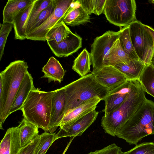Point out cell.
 <instances>
[{
    "mask_svg": "<svg viewBox=\"0 0 154 154\" xmlns=\"http://www.w3.org/2000/svg\"><path fill=\"white\" fill-rule=\"evenodd\" d=\"M20 125V149L24 147L38 137V126L23 118Z\"/></svg>",
    "mask_w": 154,
    "mask_h": 154,
    "instance_id": "obj_23",
    "label": "cell"
},
{
    "mask_svg": "<svg viewBox=\"0 0 154 154\" xmlns=\"http://www.w3.org/2000/svg\"><path fill=\"white\" fill-rule=\"evenodd\" d=\"M119 31L109 30L94 39L91 46L90 53L93 70L103 66L104 57L114 42L119 38Z\"/></svg>",
    "mask_w": 154,
    "mask_h": 154,
    "instance_id": "obj_10",
    "label": "cell"
},
{
    "mask_svg": "<svg viewBox=\"0 0 154 154\" xmlns=\"http://www.w3.org/2000/svg\"><path fill=\"white\" fill-rule=\"evenodd\" d=\"M129 26L131 42L137 54L146 65L150 64L154 54V44L151 35L140 21L137 20Z\"/></svg>",
    "mask_w": 154,
    "mask_h": 154,
    "instance_id": "obj_7",
    "label": "cell"
},
{
    "mask_svg": "<svg viewBox=\"0 0 154 154\" xmlns=\"http://www.w3.org/2000/svg\"><path fill=\"white\" fill-rule=\"evenodd\" d=\"M122 148L118 146L115 143L112 144L99 150L91 152L88 154H124Z\"/></svg>",
    "mask_w": 154,
    "mask_h": 154,
    "instance_id": "obj_35",
    "label": "cell"
},
{
    "mask_svg": "<svg viewBox=\"0 0 154 154\" xmlns=\"http://www.w3.org/2000/svg\"><path fill=\"white\" fill-rule=\"evenodd\" d=\"M71 31L64 22L57 23L48 33L46 41H53L59 43L63 40Z\"/></svg>",
    "mask_w": 154,
    "mask_h": 154,
    "instance_id": "obj_27",
    "label": "cell"
},
{
    "mask_svg": "<svg viewBox=\"0 0 154 154\" xmlns=\"http://www.w3.org/2000/svg\"><path fill=\"white\" fill-rule=\"evenodd\" d=\"M35 0H8L3 10V22L13 23L17 15Z\"/></svg>",
    "mask_w": 154,
    "mask_h": 154,
    "instance_id": "obj_18",
    "label": "cell"
},
{
    "mask_svg": "<svg viewBox=\"0 0 154 154\" xmlns=\"http://www.w3.org/2000/svg\"><path fill=\"white\" fill-rule=\"evenodd\" d=\"M68 146H67V147H66V149H65V150H64V152H63V153L62 154H65V152H66V150H67V149L68 148Z\"/></svg>",
    "mask_w": 154,
    "mask_h": 154,
    "instance_id": "obj_39",
    "label": "cell"
},
{
    "mask_svg": "<svg viewBox=\"0 0 154 154\" xmlns=\"http://www.w3.org/2000/svg\"><path fill=\"white\" fill-rule=\"evenodd\" d=\"M47 42L50 49L57 57H65L72 54L82 48V39L79 35L71 31L66 38L59 43L53 41Z\"/></svg>",
    "mask_w": 154,
    "mask_h": 154,
    "instance_id": "obj_13",
    "label": "cell"
},
{
    "mask_svg": "<svg viewBox=\"0 0 154 154\" xmlns=\"http://www.w3.org/2000/svg\"><path fill=\"white\" fill-rule=\"evenodd\" d=\"M90 15L79 5V6L71 7L63 21L66 25L73 26L90 22Z\"/></svg>",
    "mask_w": 154,
    "mask_h": 154,
    "instance_id": "obj_20",
    "label": "cell"
},
{
    "mask_svg": "<svg viewBox=\"0 0 154 154\" xmlns=\"http://www.w3.org/2000/svg\"><path fill=\"white\" fill-rule=\"evenodd\" d=\"M93 76L99 84L112 91L129 79L115 66H104L93 70L91 72Z\"/></svg>",
    "mask_w": 154,
    "mask_h": 154,
    "instance_id": "obj_11",
    "label": "cell"
},
{
    "mask_svg": "<svg viewBox=\"0 0 154 154\" xmlns=\"http://www.w3.org/2000/svg\"><path fill=\"white\" fill-rule=\"evenodd\" d=\"M142 88L138 80H128L115 89L109 91L106 97L104 115L118 108L132 94Z\"/></svg>",
    "mask_w": 154,
    "mask_h": 154,
    "instance_id": "obj_9",
    "label": "cell"
},
{
    "mask_svg": "<svg viewBox=\"0 0 154 154\" xmlns=\"http://www.w3.org/2000/svg\"><path fill=\"white\" fill-rule=\"evenodd\" d=\"M99 112L95 109L79 119L60 127L56 134L57 140L67 137H74L81 135L94 122Z\"/></svg>",
    "mask_w": 154,
    "mask_h": 154,
    "instance_id": "obj_12",
    "label": "cell"
},
{
    "mask_svg": "<svg viewBox=\"0 0 154 154\" xmlns=\"http://www.w3.org/2000/svg\"><path fill=\"white\" fill-rule=\"evenodd\" d=\"M11 128L7 131L0 144V154H10Z\"/></svg>",
    "mask_w": 154,
    "mask_h": 154,
    "instance_id": "obj_34",
    "label": "cell"
},
{
    "mask_svg": "<svg viewBox=\"0 0 154 154\" xmlns=\"http://www.w3.org/2000/svg\"><path fill=\"white\" fill-rule=\"evenodd\" d=\"M65 90V116L91 98L98 97L104 100L109 90L97 82L91 73L63 87Z\"/></svg>",
    "mask_w": 154,
    "mask_h": 154,
    "instance_id": "obj_3",
    "label": "cell"
},
{
    "mask_svg": "<svg viewBox=\"0 0 154 154\" xmlns=\"http://www.w3.org/2000/svg\"><path fill=\"white\" fill-rule=\"evenodd\" d=\"M40 140L37 146L35 154H45L53 143L57 140L55 133L45 132L40 135Z\"/></svg>",
    "mask_w": 154,
    "mask_h": 154,
    "instance_id": "obj_30",
    "label": "cell"
},
{
    "mask_svg": "<svg viewBox=\"0 0 154 154\" xmlns=\"http://www.w3.org/2000/svg\"><path fill=\"white\" fill-rule=\"evenodd\" d=\"M144 26L151 35L154 44V29L150 26L145 24H144Z\"/></svg>",
    "mask_w": 154,
    "mask_h": 154,
    "instance_id": "obj_37",
    "label": "cell"
},
{
    "mask_svg": "<svg viewBox=\"0 0 154 154\" xmlns=\"http://www.w3.org/2000/svg\"><path fill=\"white\" fill-rule=\"evenodd\" d=\"M33 81L31 74L28 72L17 92L10 111V114L20 110L30 91L36 89L34 87Z\"/></svg>",
    "mask_w": 154,
    "mask_h": 154,
    "instance_id": "obj_16",
    "label": "cell"
},
{
    "mask_svg": "<svg viewBox=\"0 0 154 154\" xmlns=\"http://www.w3.org/2000/svg\"><path fill=\"white\" fill-rule=\"evenodd\" d=\"M138 80L143 91L154 97V68L146 65Z\"/></svg>",
    "mask_w": 154,
    "mask_h": 154,
    "instance_id": "obj_25",
    "label": "cell"
},
{
    "mask_svg": "<svg viewBox=\"0 0 154 154\" xmlns=\"http://www.w3.org/2000/svg\"><path fill=\"white\" fill-rule=\"evenodd\" d=\"M140 60L132 59L126 64L120 63L116 65L129 80H138L145 66Z\"/></svg>",
    "mask_w": 154,
    "mask_h": 154,
    "instance_id": "obj_22",
    "label": "cell"
},
{
    "mask_svg": "<svg viewBox=\"0 0 154 154\" xmlns=\"http://www.w3.org/2000/svg\"><path fill=\"white\" fill-rule=\"evenodd\" d=\"M27 63L17 60L11 62L0 73V128L10 114V111L21 83L28 72Z\"/></svg>",
    "mask_w": 154,
    "mask_h": 154,
    "instance_id": "obj_1",
    "label": "cell"
},
{
    "mask_svg": "<svg viewBox=\"0 0 154 154\" xmlns=\"http://www.w3.org/2000/svg\"><path fill=\"white\" fill-rule=\"evenodd\" d=\"M146 98L142 88L132 94L118 108L109 114L104 115L101 126L105 133L115 137L121 127L135 113Z\"/></svg>",
    "mask_w": 154,
    "mask_h": 154,
    "instance_id": "obj_5",
    "label": "cell"
},
{
    "mask_svg": "<svg viewBox=\"0 0 154 154\" xmlns=\"http://www.w3.org/2000/svg\"><path fill=\"white\" fill-rule=\"evenodd\" d=\"M150 64H151L154 68V54L152 57Z\"/></svg>",
    "mask_w": 154,
    "mask_h": 154,
    "instance_id": "obj_38",
    "label": "cell"
},
{
    "mask_svg": "<svg viewBox=\"0 0 154 154\" xmlns=\"http://www.w3.org/2000/svg\"><path fill=\"white\" fill-rule=\"evenodd\" d=\"M13 27V23L3 22L0 31V60L4 54L7 38Z\"/></svg>",
    "mask_w": 154,
    "mask_h": 154,
    "instance_id": "obj_32",
    "label": "cell"
},
{
    "mask_svg": "<svg viewBox=\"0 0 154 154\" xmlns=\"http://www.w3.org/2000/svg\"><path fill=\"white\" fill-rule=\"evenodd\" d=\"M122 47L119 38L114 42L104 57V66H115L120 64H126L132 60Z\"/></svg>",
    "mask_w": 154,
    "mask_h": 154,
    "instance_id": "obj_17",
    "label": "cell"
},
{
    "mask_svg": "<svg viewBox=\"0 0 154 154\" xmlns=\"http://www.w3.org/2000/svg\"><path fill=\"white\" fill-rule=\"evenodd\" d=\"M54 0H52V2L49 5L41 12L35 20L31 25L27 35L33 30L38 27L45 22L54 12Z\"/></svg>",
    "mask_w": 154,
    "mask_h": 154,
    "instance_id": "obj_31",
    "label": "cell"
},
{
    "mask_svg": "<svg viewBox=\"0 0 154 154\" xmlns=\"http://www.w3.org/2000/svg\"><path fill=\"white\" fill-rule=\"evenodd\" d=\"M65 97L63 87L56 90L52 100L48 132L53 133L65 116Z\"/></svg>",
    "mask_w": 154,
    "mask_h": 154,
    "instance_id": "obj_14",
    "label": "cell"
},
{
    "mask_svg": "<svg viewBox=\"0 0 154 154\" xmlns=\"http://www.w3.org/2000/svg\"><path fill=\"white\" fill-rule=\"evenodd\" d=\"M55 92L38 89L32 91L20 109L23 118L48 133L52 98Z\"/></svg>",
    "mask_w": 154,
    "mask_h": 154,
    "instance_id": "obj_4",
    "label": "cell"
},
{
    "mask_svg": "<svg viewBox=\"0 0 154 154\" xmlns=\"http://www.w3.org/2000/svg\"><path fill=\"white\" fill-rule=\"evenodd\" d=\"M35 0L16 17L13 23L15 39L22 40L26 39L25 27Z\"/></svg>",
    "mask_w": 154,
    "mask_h": 154,
    "instance_id": "obj_21",
    "label": "cell"
},
{
    "mask_svg": "<svg viewBox=\"0 0 154 154\" xmlns=\"http://www.w3.org/2000/svg\"><path fill=\"white\" fill-rule=\"evenodd\" d=\"M101 100L99 97H94L73 109L64 116L60 124V127L73 122L95 110Z\"/></svg>",
    "mask_w": 154,
    "mask_h": 154,
    "instance_id": "obj_15",
    "label": "cell"
},
{
    "mask_svg": "<svg viewBox=\"0 0 154 154\" xmlns=\"http://www.w3.org/2000/svg\"><path fill=\"white\" fill-rule=\"evenodd\" d=\"M149 2H150V3L154 4V0H150L149 1Z\"/></svg>",
    "mask_w": 154,
    "mask_h": 154,
    "instance_id": "obj_40",
    "label": "cell"
},
{
    "mask_svg": "<svg viewBox=\"0 0 154 154\" xmlns=\"http://www.w3.org/2000/svg\"><path fill=\"white\" fill-rule=\"evenodd\" d=\"M42 71L44 74L41 78H47L48 83L53 81L60 83L63 80L65 72L59 61L53 57L50 58Z\"/></svg>",
    "mask_w": 154,
    "mask_h": 154,
    "instance_id": "obj_19",
    "label": "cell"
},
{
    "mask_svg": "<svg viewBox=\"0 0 154 154\" xmlns=\"http://www.w3.org/2000/svg\"><path fill=\"white\" fill-rule=\"evenodd\" d=\"M91 65L90 53L85 48L74 60L72 69L81 77H83L90 72Z\"/></svg>",
    "mask_w": 154,
    "mask_h": 154,
    "instance_id": "obj_24",
    "label": "cell"
},
{
    "mask_svg": "<svg viewBox=\"0 0 154 154\" xmlns=\"http://www.w3.org/2000/svg\"><path fill=\"white\" fill-rule=\"evenodd\" d=\"M119 39L123 49L132 59L139 60L133 45L129 32V25L120 27Z\"/></svg>",
    "mask_w": 154,
    "mask_h": 154,
    "instance_id": "obj_26",
    "label": "cell"
},
{
    "mask_svg": "<svg viewBox=\"0 0 154 154\" xmlns=\"http://www.w3.org/2000/svg\"><path fill=\"white\" fill-rule=\"evenodd\" d=\"M106 0H77L75 3L81 6L90 15H99L103 13Z\"/></svg>",
    "mask_w": 154,
    "mask_h": 154,
    "instance_id": "obj_28",
    "label": "cell"
},
{
    "mask_svg": "<svg viewBox=\"0 0 154 154\" xmlns=\"http://www.w3.org/2000/svg\"><path fill=\"white\" fill-rule=\"evenodd\" d=\"M52 0H35L25 25V29L26 36L35 20L41 12L51 4Z\"/></svg>",
    "mask_w": 154,
    "mask_h": 154,
    "instance_id": "obj_29",
    "label": "cell"
},
{
    "mask_svg": "<svg viewBox=\"0 0 154 154\" xmlns=\"http://www.w3.org/2000/svg\"><path fill=\"white\" fill-rule=\"evenodd\" d=\"M151 134H154V102L146 98L116 136L130 145H136L143 138Z\"/></svg>",
    "mask_w": 154,
    "mask_h": 154,
    "instance_id": "obj_2",
    "label": "cell"
},
{
    "mask_svg": "<svg viewBox=\"0 0 154 154\" xmlns=\"http://www.w3.org/2000/svg\"><path fill=\"white\" fill-rule=\"evenodd\" d=\"M40 135L28 145L21 149L18 154H35L36 147L40 140Z\"/></svg>",
    "mask_w": 154,
    "mask_h": 154,
    "instance_id": "obj_36",
    "label": "cell"
},
{
    "mask_svg": "<svg viewBox=\"0 0 154 154\" xmlns=\"http://www.w3.org/2000/svg\"><path fill=\"white\" fill-rule=\"evenodd\" d=\"M74 0H54L55 9L50 17L42 25L33 30L26 36V39L45 41L49 31L57 23L63 21Z\"/></svg>",
    "mask_w": 154,
    "mask_h": 154,
    "instance_id": "obj_8",
    "label": "cell"
},
{
    "mask_svg": "<svg viewBox=\"0 0 154 154\" xmlns=\"http://www.w3.org/2000/svg\"><path fill=\"white\" fill-rule=\"evenodd\" d=\"M134 0H106L103 13L111 23L126 26L137 20Z\"/></svg>",
    "mask_w": 154,
    "mask_h": 154,
    "instance_id": "obj_6",
    "label": "cell"
},
{
    "mask_svg": "<svg viewBox=\"0 0 154 154\" xmlns=\"http://www.w3.org/2000/svg\"><path fill=\"white\" fill-rule=\"evenodd\" d=\"M124 154H154V143L144 142L136 145Z\"/></svg>",
    "mask_w": 154,
    "mask_h": 154,
    "instance_id": "obj_33",
    "label": "cell"
}]
</instances>
